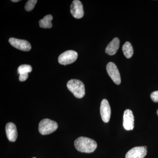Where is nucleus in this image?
<instances>
[{"label":"nucleus","instance_id":"nucleus-18","mask_svg":"<svg viewBox=\"0 0 158 158\" xmlns=\"http://www.w3.org/2000/svg\"><path fill=\"white\" fill-rule=\"evenodd\" d=\"M28 77V74L19 75V80L20 81H25Z\"/></svg>","mask_w":158,"mask_h":158},{"label":"nucleus","instance_id":"nucleus-10","mask_svg":"<svg viewBox=\"0 0 158 158\" xmlns=\"http://www.w3.org/2000/svg\"><path fill=\"white\" fill-rule=\"evenodd\" d=\"M111 108L107 100L104 99L100 106V114L102 119L105 123H108L111 116Z\"/></svg>","mask_w":158,"mask_h":158},{"label":"nucleus","instance_id":"nucleus-13","mask_svg":"<svg viewBox=\"0 0 158 158\" xmlns=\"http://www.w3.org/2000/svg\"><path fill=\"white\" fill-rule=\"evenodd\" d=\"M53 17L51 15H46L43 19L39 21V25L42 28H51L52 27V21Z\"/></svg>","mask_w":158,"mask_h":158},{"label":"nucleus","instance_id":"nucleus-17","mask_svg":"<svg viewBox=\"0 0 158 158\" xmlns=\"http://www.w3.org/2000/svg\"><path fill=\"white\" fill-rule=\"evenodd\" d=\"M151 98L154 102H158V91H154L151 94Z\"/></svg>","mask_w":158,"mask_h":158},{"label":"nucleus","instance_id":"nucleus-8","mask_svg":"<svg viewBox=\"0 0 158 158\" xmlns=\"http://www.w3.org/2000/svg\"><path fill=\"white\" fill-rule=\"evenodd\" d=\"M71 13L77 19L82 18L84 15V9L82 3L79 0L73 2L70 7Z\"/></svg>","mask_w":158,"mask_h":158},{"label":"nucleus","instance_id":"nucleus-19","mask_svg":"<svg viewBox=\"0 0 158 158\" xmlns=\"http://www.w3.org/2000/svg\"><path fill=\"white\" fill-rule=\"evenodd\" d=\"M20 0H12L11 2H20Z\"/></svg>","mask_w":158,"mask_h":158},{"label":"nucleus","instance_id":"nucleus-12","mask_svg":"<svg viewBox=\"0 0 158 158\" xmlns=\"http://www.w3.org/2000/svg\"><path fill=\"white\" fill-rule=\"evenodd\" d=\"M120 40L117 37H115L109 44L106 48L105 52L110 56H113L116 54L119 48Z\"/></svg>","mask_w":158,"mask_h":158},{"label":"nucleus","instance_id":"nucleus-4","mask_svg":"<svg viewBox=\"0 0 158 158\" xmlns=\"http://www.w3.org/2000/svg\"><path fill=\"white\" fill-rule=\"evenodd\" d=\"M77 57V53L75 51H67L62 53L59 56L58 58V61L61 65H69L75 62Z\"/></svg>","mask_w":158,"mask_h":158},{"label":"nucleus","instance_id":"nucleus-2","mask_svg":"<svg viewBox=\"0 0 158 158\" xmlns=\"http://www.w3.org/2000/svg\"><path fill=\"white\" fill-rule=\"evenodd\" d=\"M67 87L75 97L81 98L85 94V85L83 82L77 79H72L69 81Z\"/></svg>","mask_w":158,"mask_h":158},{"label":"nucleus","instance_id":"nucleus-1","mask_svg":"<svg viewBox=\"0 0 158 158\" xmlns=\"http://www.w3.org/2000/svg\"><path fill=\"white\" fill-rule=\"evenodd\" d=\"M74 146L80 152L91 153L96 149L97 144L96 141L91 138L81 137L76 139Z\"/></svg>","mask_w":158,"mask_h":158},{"label":"nucleus","instance_id":"nucleus-14","mask_svg":"<svg viewBox=\"0 0 158 158\" xmlns=\"http://www.w3.org/2000/svg\"><path fill=\"white\" fill-rule=\"evenodd\" d=\"M122 50L125 56L127 59H130L134 54V50L131 43L127 41L123 46Z\"/></svg>","mask_w":158,"mask_h":158},{"label":"nucleus","instance_id":"nucleus-15","mask_svg":"<svg viewBox=\"0 0 158 158\" xmlns=\"http://www.w3.org/2000/svg\"><path fill=\"white\" fill-rule=\"evenodd\" d=\"M32 70V67L30 65H20L18 69V72L19 75L23 74H28Z\"/></svg>","mask_w":158,"mask_h":158},{"label":"nucleus","instance_id":"nucleus-9","mask_svg":"<svg viewBox=\"0 0 158 158\" xmlns=\"http://www.w3.org/2000/svg\"><path fill=\"white\" fill-rule=\"evenodd\" d=\"M134 118L131 110H125L123 116V126L127 131L133 130L134 128Z\"/></svg>","mask_w":158,"mask_h":158},{"label":"nucleus","instance_id":"nucleus-7","mask_svg":"<svg viewBox=\"0 0 158 158\" xmlns=\"http://www.w3.org/2000/svg\"><path fill=\"white\" fill-rule=\"evenodd\" d=\"M9 42L12 46L20 50L28 52L31 49V46L30 43L24 40L10 38L9 39Z\"/></svg>","mask_w":158,"mask_h":158},{"label":"nucleus","instance_id":"nucleus-20","mask_svg":"<svg viewBox=\"0 0 158 158\" xmlns=\"http://www.w3.org/2000/svg\"><path fill=\"white\" fill-rule=\"evenodd\" d=\"M157 113L158 115V110H157Z\"/></svg>","mask_w":158,"mask_h":158},{"label":"nucleus","instance_id":"nucleus-11","mask_svg":"<svg viewBox=\"0 0 158 158\" xmlns=\"http://www.w3.org/2000/svg\"><path fill=\"white\" fill-rule=\"evenodd\" d=\"M6 135L9 141L14 142L17 139L18 133L15 125L13 123L9 122L6 127Z\"/></svg>","mask_w":158,"mask_h":158},{"label":"nucleus","instance_id":"nucleus-16","mask_svg":"<svg viewBox=\"0 0 158 158\" xmlns=\"http://www.w3.org/2000/svg\"><path fill=\"white\" fill-rule=\"evenodd\" d=\"M37 2V0H29L28 1L25 6V9L26 11H32L34 9Z\"/></svg>","mask_w":158,"mask_h":158},{"label":"nucleus","instance_id":"nucleus-6","mask_svg":"<svg viewBox=\"0 0 158 158\" xmlns=\"http://www.w3.org/2000/svg\"><path fill=\"white\" fill-rule=\"evenodd\" d=\"M146 146H138L130 150L126 155V158H144L147 155Z\"/></svg>","mask_w":158,"mask_h":158},{"label":"nucleus","instance_id":"nucleus-21","mask_svg":"<svg viewBox=\"0 0 158 158\" xmlns=\"http://www.w3.org/2000/svg\"><path fill=\"white\" fill-rule=\"evenodd\" d=\"M36 158V157H33V158Z\"/></svg>","mask_w":158,"mask_h":158},{"label":"nucleus","instance_id":"nucleus-3","mask_svg":"<svg viewBox=\"0 0 158 158\" xmlns=\"http://www.w3.org/2000/svg\"><path fill=\"white\" fill-rule=\"evenodd\" d=\"M58 127V125L56 121L49 118H44L40 122L38 130L41 135H47L54 132Z\"/></svg>","mask_w":158,"mask_h":158},{"label":"nucleus","instance_id":"nucleus-5","mask_svg":"<svg viewBox=\"0 0 158 158\" xmlns=\"http://www.w3.org/2000/svg\"><path fill=\"white\" fill-rule=\"evenodd\" d=\"M107 73L116 85H119L121 83V77L119 71L116 65L113 62H110L106 66Z\"/></svg>","mask_w":158,"mask_h":158}]
</instances>
